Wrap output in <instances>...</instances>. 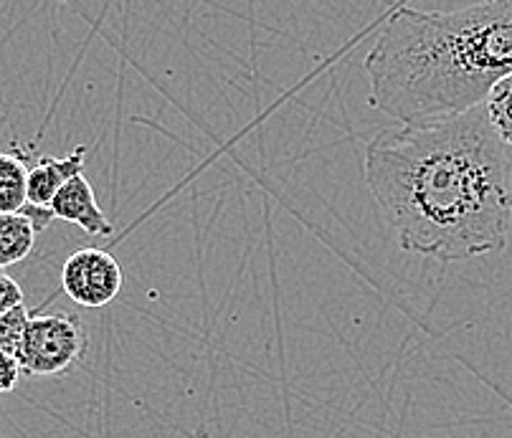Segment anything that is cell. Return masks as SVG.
I'll return each instance as SVG.
<instances>
[{
    "mask_svg": "<svg viewBox=\"0 0 512 438\" xmlns=\"http://www.w3.org/2000/svg\"><path fill=\"white\" fill-rule=\"evenodd\" d=\"M84 157H87V147H77V150L69 152L66 157H41L39 163L28 170V206L49 208L56 193L71 178H77V175L84 173Z\"/></svg>",
    "mask_w": 512,
    "mask_h": 438,
    "instance_id": "8992f818",
    "label": "cell"
},
{
    "mask_svg": "<svg viewBox=\"0 0 512 438\" xmlns=\"http://www.w3.org/2000/svg\"><path fill=\"white\" fill-rule=\"evenodd\" d=\"M21 213L28 218V221H31V226L36 228V233L44 231V228L49 226L51 221H54V216H51L49 208H33V206H28V203H26Z\"/></svg>",
    "mask_w": 512,
    "mask_h": 438,
    "instance_id": "4fadbf2b",
    "label": "cell"
},
{
    "mask_svg": "<svg viewBox=\"0 0 512 438\" xmlns=\"http://www.w3.org/2000/svg\"><path fill=\"white\" fill-rule=\"evenodd\" d=\"M36 246V228L23 213L0 216V269L21 264Z\"/></svg>",
    "mask_w": 512,
    "mask_h": 438,
    "instance_id": "52a82bcc",
    "label": "cell"
},
{
    "mask_svg": "<svg viewBox=\"0 0 512 438\" xmlns=\"http://www.w3.org/2000/svg\"><path fill=\"white\" fill-rule=\"evenodd\" d=\"M28 320H31V312L26 309V304L13 309V312L0 314V352L16 357Z\"/></svg>",
    "mask_w": 512,
    "mask_h": 438,
    "instance_id": "30bf717a",
    "label": "cell"
},
{
    "mask_svg": "<svg viewBox=\"0 0 512 438\" xmlns=\"http://www.w3.org/2000/svg\"><path fill=\"white\" fill-rule=\"evenodd\" d=\"M61 289L74 304L107 307L122 292L120 261L104 249L74 251L61 269Z\"/></svg>",
    "mask_w": 512,
    "mask_h": 438,
    "instance_id": "277c9868",
    "label": "cell"
},
{
    "mask_svg": "<svg viewBox=\"0 0 512 438\" xmlns=\"http://www.w3.org/2000/svg\"><path fill=\"white\" fill-rule=\"evenodd\" d=\"M365 183L396 244L452 264L502 251L512 228V147L485 107L368 142Z\"/></svg>",
    "mask_w": 512,
    "mask_h": 438,
    "instance_id": "6da1fadb",
    "label": "cell"
},
{
    "mask_svg": "<svg viewBox=\"0 0 512 438\" xmlns=\"http://www.w3.org/2000/svg\"><path fill=\"white\" fill-rule=\"evenodd\" d=\"M87 347V330L74 312L31 314L16 360L23 373L51 378L77 368Z\"/></svg>",
    "mask_w": 512,
    "mask_h": 438,
    "instance_id": "3957f363",
    "label": "cell"
},
{
    "mask_svg": "<svg viewBox=\"0 0 512 438\" xmlns=\"http://www.w3.org/2000/svg\"><path fill=\"white\" fill-rule=\"evenodd\" d=\"M487 119H490L495 135L505 142L507 147H512V76H505L495 87L487 92L485 102Z\"/></svg>",
    "mask_w": 512,
    "mask_h": 438,
    "instance_id": "9c48e42d",
    "label": "cell"
},
{
    "mask_svg": "<svg viewBox=\"0 0 512 438\" xmlns=\"http://www.w3.org/2000/svg\"><path fill=\"white\" fill-rule=\"evenodd\" d=\"M49 211L54 218L74 223V226H79L84 233H89V236H112V231H115V228H112V221L107 218V213L99 208L92 183H89L84 173L77 175V178H71L69 183L56 193Z\"/></svg>",
    "mask_w": 512,
    "mask_h": 438,
    "instance_id": "5b68a950",
    "label": "cell"
},
{
    "mask_svg": "<svg viewBox=\"0 0 512 438\" xmlns=\"http://www.w3.org/2000/svg\"><path fill=\"white\" fill-rule=\"evenodd\" d=\"M23 307V289L13 276L0 271V314Z\"/></svg>",
    "mask_w": 512,
    "mask_h": 438,
    "instance_id": "8fae6325",
    "label": "cell"
},
{
    "mask_svg": "<svg viewBox=\"0 0 512 438\" xmlns=\"http://www.w3.org/2000/svg\"><path fill=\"white\" fill-rule=\"evenodd\" d=\"M21 373L23 370L16 357L0 352V393H11L21 380Z\"/></svg>",
    "mask_w": 512,
    "mask_h": 438,
    "instance_id": "7c38bea8",
    "label": "cell"
},
{
    "mask_svg": "<svg viewBox=\"0 0 512 438\" xmlns=\"http://www.w3.org/2000/svg\"><path fill=\"white\" fill-rule=\"evenodd\" d=\"M371 107L401 127L434 125L485 102L512 76V0L459 11L398 8L365 56Z\"/></svg>",
    "mask_w": 512,
    "mask_h": 438,
    "instance_id": "7a4b0ae2",
    "label": "cell"
},
{
    "mask_svg": "<svg viewBox=\"0 0 512 438\" xmlns=\"http://www.w3.org/2000/svg\"><path fill=\"white\" fill-rule=\"evenodd\" d=\"M26 185V160L16 150L0 152V216L23 211V206L28 203Z\"/></svg>",
    "mask_w": 512,
    "mask_h": 438,
    "instance_id": "ba28073f",
    "label": "cell"
}]
</instances>
